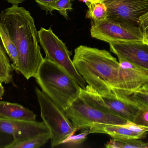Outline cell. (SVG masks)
<instances>
[{"mask_svg": "<svg viewBox=\"0 0 148 148\" xmlns=\"http://www.w3.org/2000/svg\"><path fill=\"white\" fill-rule=\"evenodd\" d=\"M35 93L40 109L41 117L50 135L51 147L54 148L75 134L77 129L68 118L64 110L38 88Z\"/></svg>", "mask_w": 148, "mask_h": 148, "instance_id": "obj_4", "label": "cell"}, {"mask_svg": "<svg viewBox=\"0 0 148 148\" xmlns=\"http://www.w3.org/2000/svg\"><path fill=\"white\" fill-rule=\"evenodd\" d=\"M64 111L77 130L88 129L95 124L122 126L127 121L116 115L95 107L80 96Z\"/></svg>", "mask_w": 148, "mask_h": 148, "instance_id": "obj_5", "label": "cell"}, {"mask_svg": "<svg viewBox=\"0 0 148 148\" xmlns=\"http://www.w3.org/2000/svg\"><path fill=\"white\" fill-rule=\"evenodd\" d=\"M144 41L148 44V33L144 35Z\"/></svg>", "mask_w": 148, "mask_h": 148, "instance_id": "obj_30", "label": "cell"}, {"mask_svg": "<svg viewBox=\"0 0 148 148\" xmlns=\"http://www.w3.org/2000/svg\"><path fill=\"white\" fill-rule=\"evenodd\" d=\"M73 61L78 74L100 95L127 98L132 95L120 63L107 50L81 45L75 49Z\"/></svg>", "mask_w": 148, "mask_h": 148, "instance_id": "obj_1", "label": "cell"}, {"mask_svg": "<svg viewBox=\"0 0 148 148\" xmlns=\"http://www.w3.org/2000/svg\"><path fill=\"white\" fill-rule=\"evenodd\" d=\"M107 18L140 27L141 17L148 11V0H102Z\"/></svg>", "mask_w": 148, "mask_h": 148, "instance_id": "obj_9", "label": "cell"}, {"mask_svg": "<svg viewBox=\"0 0 148 148\" xmlns=\"http://www.w3.org/2000/svg\"><path fill=\"white\" fill-rule=\"evenodd\" d=\"M105 147L109 148H148V142L138 139L123 140L113 138L105 144Z\"/></svg>", "mask_w": 148, "mask_h": 148, "instance_id": "obj_19", "label": "cell"}, {"mask_svg": "<svg viewBox=\"0 0 148 148\" xmlns=\"http://www.w3.org/2000/svg\"><path fill=\"white\" fill-rule=\"evenodd\" d=\"M90 134L88 129H84V131L77 135L71 136L62 142L63 145L68 148L78 147L79 146L84 142L87 136Z\"/></svg>", "mask_w": 148, "mask_h": 148, "instance_id": "obj_20", "label": "cell"}, {"mask_svg": "<svg viewBox=\"0 0 148 148\" xmlns=\"http://www.w3.org/2000/svg\"><path fill=\"white\" fill-rule=\"evenodd\" d=\"M0 51L3 53H6L4 47H3V45L2 43L1 40V37H0ZM7 54V53H6Z\"/></svg>", "mask_w": 148, "mask_h": 148, "instance_id": "obj_29", "label": "cell"}, {"mask_svg": "<svg viewBox=\"0 0 148 148\" xmlns=\"http://www.w3.org/2000/svg\"><path fill=\"white\" fill-rule=\"evenodd\" d=\"M4 94V87L3 86L2 83H0V100L2 98Z\"/></svg>", "mask_w": 148, "mask_h": 148, "instance_id": "obj_28", "label": "cell"}, {"mask_svg": "<svg viewBox=\"0 0 148 148\" xmlns=\"http://www.w3.org/2000/svg\"><path fill=\"white\" fill-rule=\"evenodd\" d=\"M127 98L140 105L148 107V87L135 91Z\"/></svg>", "mask_w": 148, "mask_h": 148, "instance_id": "obj_22", "label": "cell"}, {"mask_svg": "<svg viewBox=\"0 0 148 148\" xmlns=\"http://www.w3.org/2000/svg\"><path fill=\"white\" fill-rule=\"evenodd\" d=\"M88 129L90 134L100 133L106 134L110 136L113 139L118 140H139L146 138L143 136L130 130L123 125L95 124L92 125Z\"/></svg>", "mask_w": 148, "mask_h": 148, "instance_id": "obj_14", "label": "cell"}, {"mask_svg": "<svg viewBox=\"0 0 148 148\" xmlns=\"http://www.w3.org/2000/svg\"><path fill=\"white\" fill-rule=\"evenodd\" d=\"M126 127L130 130L135 132L143 136L144 137H146L147 135V132H148V128L146 127L137 125L134 123L131 122L127 121V123L125 125H123Z\"/></svg>", "mask_w": 148, "mask_h": 148, "instance_id": "obj_24", "label": "cell"}, {"mask_svg": "<svg viewBox=\"0 0 148 148\" xmlns=\"http://www.w3.org/2000/svg\"><path fill=\"white\" fill-rule=\"evenodd\" d=\"M110 51L148 73V44L144 41L111 43Z\"/></svg>", "mask_w": 148, "mask_h": 148, "instance_id": "obj_10", "label": "cell"}, {"mask_svg": "<svg viewBox=\"0 0 148 148\" xmlns=\"http://www.w3.org/2000/svg\"><path fill=\"white\" fill-rule=\"evenodd\" d=\"M0 116L15 120L34 121L36 120V115L20 104L0 101Z\"/></svg>", "mask_w": 148, "mask_h": 148, "instance_id": "obj_13", "label": "cell"}, {"mask_svg": "<svg viewBox=\"0 0 148 148\" xmlns=\"http://www.w3.org/2000/svg\"><path fill=\"white\" fill-rule=\"evenodd\" d=\"M50 140L49 133L35 136L14 139L5 148H38L42 147Z\"/></svg>", "mask_w": 148, "mask_h": 148, "instance_id": "obj_15", "label": "cell"}, {"mask_svg": "<svg viewBox=\"0 0 148 148\" xmlns=\"http://www.w3.org/2000/svg\"><path fill=\"white\" fill-rule=\"evenodd\" d=\"M140 27L143 32L144 35L148 33V11L140 19Z\"/></svg>", "mask_w": 148, "mask_h": 148, "instance_id": "obj_25", "label": "cell"}, {"mask_svg": "<svg viewBox=\"0 0 148 148\" xmlns=\"http://www.w3.org/2000/svg\"><path fill=\"white\" fill-rule=\"evenodd\" d=\"M42 91L63 110L80 96L82 88L63 69L44 58L34 76Z\"/></svg>", "mask_w": 148, "mask_h": 148, "instance_id": "obj_3", "label": "cell"}, {"mask_svg": "<svg viewBox=\"0 0 148 148\" xmlns=\"http://www.w3.org/2000/svg\"><path fill=\"white\" fill-rule=\"evenodd\" d=\"M125 72L130 89L132 94L137 90L148 87V73L124 60H119Z\"/></svg>", "mask_w": 148, "mask_h": 148, "instance_id": "obj_12", "label": "cell"}, {"mask_svg": "<svg viewBox=\"0 0 148 148\" xmlns=\"http://www.w3.org/2000/svg\"><path fill=\"white\" fill-rule=\"evenodd\" d=\"M0 21L7 28L18 51V63L15 70L27 80L34 77L44 58L31 14L23 7L12 5L1 11Z\"/></svg>", "mask_w": 148, "mask_h": 148, "instance_id": "obj_2", "label": "cell"}, {"mask_svg": "<svg viewBox=\"0 0 148 148\" xmlns=\"http://www.w3.org/2000/svg\"><path fill=\"white\" fill-rule=\"evenodd\" d=\"M9 3H11L12 5H18L20 3L24 2L26 0H5Z\"/></svg>", "mask_w": 148, "mask_h": 148, "instance_id": "obj_27", "label": "cell"}, {"mask_svg": "<svg viewBox=\"0 0 148 148\" xmlns=\"http://www.w3.org/2000/svg\"><path fill=\"white\" fill-rule=\"evenodd\" d=\"M0 133L10 135L16 139L35 136L49 132L43 122L17 121L0 116Z\"/></svg>", "mask_w": 148, "mask_h": 148, "instance_id": "obj_11", "label": "cell"}, {"mask_svg": "<svg viewBox=\"0 0 148 148\" xmlns=\"http://www.w3.org/2000/svg\"><path fill=\"white\" fill-rule=\"evenodd\" d=\"M13 70L7 54L0 51V83L8 84L12 82Z\"/></svg>", "mask_w": 148, "mask_h": 148, "instance_id": "obj_18", "label": "cell"}, {"mask_svg": "<svg viewBox=\"0 0 148 148\" xmlns=\"http://www.w3.org/2000/svg\"><path fill=\"white\" fill-rule=\"evenodd\" d=\"M42 9L49 12L50 6L57 0H34Z\"/></svg>", "mask_w": 148, "mask_h": 148, "instance_id": "obj_26", "label": "cell"}, {"mask_svg": "<svg viewBox=\"0 0 148 148\" xmlns=\"http://www.w3.org/2000/svg\"><path fill=\"white\" fill-rule=\"evenodd\" d=\"M88 1L91 3H94L98 2L101 1L102 0H88Z\"/></svg>", "mask_w": 148, "mask_h": 148, "instance_id": "obj_31", "label": "cell"}, {"mask_svg": "<svg viewBox=\"0 0 148 148\" xmlns=\"http://www.w3.org/2000/svg\"><path fill=\"white\" fill-rule=\"evenodd\" d=\"M39 42L49 59L61 67L77 82L82 89H85L87 83L77 71L70 56L72 52L66 44L53 32L51 28H41L38 31Z\"/></svg>", "mask_w": 148, "mask_h": 148, "instance_id": "obj_6", "label": "cell"}, {"mask_svg": "<svg viewBox=\"0 0 148 148\" xmlns=\"http://www.w3.org/2000/svg\"><path fill=\"white\" fill-rule=\"evenodd\" d=\"M90 35L108 43L144 41V34L140 27L116 21L107 18L92 23Z\"/></svg>", "mask_w": 148, "mask_h": 148, "instance_id": "obj_7", "label": "cell"}, {"mask_svg": "<svg viewBox=\"0 0 148 148\" xmlns=\"http://www.w3.org/2000/svg\"><path fill=\"white\" fill-rule=\"evenodd\" d=\"M88 7V10L86 17L92 20L93 22H99L107 18V8L102 1L94 3H91Z\"/></svg>", "mask_w": 148, "mask_h": 148, "instance_id": "obj_17", "label": "cell"}, {"mask_svg": "<svg viewBox=\"0 0 148 148\" xmlns=\"http://www.w3.org/2000/svg\"><path fill=\"white\" fill-rule=\"evenodd\" d=\"M72 9L73 8L71 0H57L50 6L49 12L52 14V11L57 10L62 15L67 19L68 11Z\"/></svg>", "mask_w": 148, "mask_h": 148, "instance_id": "obj_21", "label": "cell"}, {"mask_svg": "<svg viewBox=\"0 0 148 148\" xmlns=\"http://www.w3.org/2000/svg\"><path fill=\"white\" fill-rule=\"evenodd\" d=\"M139 105L140 107L139 112L133 123L148 128V107Z\"/></svg>", "mask_w": 148, "mask_h": 148, "instance_id": "obj_23", "label": "cell"}, {"mask_svg": "<svg viewBox=\"0 0 148 148\" xmlns=\"http://www.w3.org/2000/svg\"><path fill=\"white\" fill-rule=\"evenodd\" d=\"M0 37L5 52L12 61L13 69L15 70L18 65V53L15 44L5 25L0 21Z\"/></svg>", "mask_w": 148, "mask_h": 148, "instance_id": "obj_16", "label": "cell"}, {"mask_svg": "<svg viewBox=\"0 0 148 148\" xmlns=\"http://www.w3.org/2000/svg\"><path fill=\"white\" fill-rule=\"evenodd\" d=\"M80 96L95 107L131 122H134L140 109V105L130 99L100 95L89 85L81 89Z\"/></svg>", "mask_w": 148, "mask_h": 148, "instance_id": "obj_8", "label": "cell"}]
</instances>
